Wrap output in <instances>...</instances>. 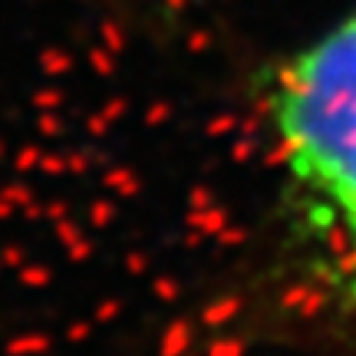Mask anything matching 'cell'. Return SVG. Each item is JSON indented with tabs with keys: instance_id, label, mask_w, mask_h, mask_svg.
<instances>
[{
	"instance_id": "cell-1",
	"label": "cell",
	"mask_w": 356,
	"mask_h": 356,
	"mask_svg": "<svg viewBox=\"0 0 356 356\" xmlns=\"http://www.w3.org/2000/svg\"><path fill=\"white\" fill-rule=\"evenodd\" d=\"M264 115L307 228L356 287V10L274 70Z\"/></svg>"
}]
</instances>
